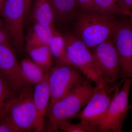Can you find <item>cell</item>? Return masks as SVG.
I'll use <instances>...</instances> for the list:
<instances>
[{"label":"cell","instance_id":"6da1fadb","mask_svg":"<svg viewBox=\"0 0 132 132\" xmlns=\"http://www.w3.org/2000/svg\"><path fill=\"white\" fill-rule=\"evenodd\" d=\"M119 22L114 16L84 12L78 15L75 24L76 36L90 49L112 39Z\"/></svg>","mask_w":132,"mask_h":132},{"label":"cell","instance_id":"7a4b0ae2","mask_svg":"<svg viewBox=\"0 0 132 132\" xmlns=\"http://www.w3.org/2000/svg\"><path fill=\"white\" fill-rule=\"evenodd\" d=\"M89 79H85L81 85L60 99L48 110V130L57 132L59 122L74 118L81 109L88 103L95 90Z\"/></svg>","mask_w":132,"mask_h":132},{"label":"cell","instance_id":"3957f363","mask_svg":"<svg viewBox=\"0 0 132 132\" xmlns=\"http://www.w3.org/2000/svg\"><path fill=\"white\" fill-rule=\"evenodd\" d=\"M33 90L31 84H29L6 104L2 119L10 123L17 132L35 131L37 114Z\"/></svg>","mask_w":132,"mask_h":132},{"label":"cell","instance_id":"277c9868","mask_svg":"<svg viewBox=\"0 0 132 132\" xmlns=\"http://www.w3.org/2000/svg\"><path fill=\"white\" fill-rule=\"evenodd\" d=\"M48 73L51 94L48 109L56 102L81 85L86 79L82 73L72 65H56Z\"/></svg>","mask_w":132,"mask_h":132},{"label":"cell","instance_id":"5b68a950","mask_svg":"<svg viewBox=\"0 0 132 132\" xmlns=\"http://www.w3.org/2000/svg\"><path fill=\"white\" fill-rule=\"evenodd\" d=\"M123 81L122 80L113 87H110L111 84L105 82L96 85L90 101L85 108L79 112L75 118L80 119L98 130V125L105 115L112 100Z\"/></svg>","mask_w":132,"mask_h":132},{"label":"cell","instance_id":"8992f818","mask_svg":"<svg viewBox=\"0 0 132 132\" xmlns=\"http://www.w3.org/2000/svg\"><path fill=\"white\" fill-rule=\"evenodd\" d=\"M64 36L67 57L71 65L96 85L104 82L97 72L90 48L76 36L67 34Z\"/></svg>","mask_w":132,"mask_h":132},{"label":"cell","instance_id":"52a82bcc","mask_svg":"<svg viewBox=\"0 0 132 132\" xmlns=\"http://www.w3.org/2000/svg\"><path fill=\"white\" fill-rule=\"evenodd\" d=\"M31 0H6L1 16L4 20L5 29L10 40L19 50L24 47V19Z\"/></svg>","mask_w":132,"mask_h":132},{"label":"cell","instance_id":"ba28073f","mask_svg":"<svg viewBox=\"0 0 132 132\" xmlns=\"http://www.w3.org/2000/svg\"><path fill=\"white\" fill-rule=\"evenodd\" d=\"M132 79L126 78L120 92L111 101L105 115L98 126L99 132H120L129 109L128 97Z\"/></svg>","mask_w":132,"mask_h":132},{"label":"cell","instance_id":"9c48e42d","mask_svg":"<svg viewBox=\"0 0 132 132\" xmlns=\"http://www.w3.org/2000/svg\"><path fill=\"white\" fill-rule=\"evenodd\" d=\"M93 50L95 68L105 82L112 84L122 77L119 59L113 39L102 43Z\"/></svg>","mask_w":132,"mask_h":132},{"label":"cell","instance_id":"30bf717a","mask_svg":"<svg viewBox=\"0 0 132 132\" xmlns=\"http://www.w3.org/2000/svg\"><path fill=\"white\" fill-rule=\"evenodd\" d=\"M0 75L14 93H18L29 84L22 74L20 64L9 42L0 44Z\"/></svg>","mask_w":132,"mask_h":132},{"label":"cell","instance_id":"8fae6325","mask_svg":"<svg viewBox=\"0 0 132 132\" xmlns=\"http://www.w3.org/2000/svg\"><path fill=\"white\" fill-rule=\"evenodd\" d=\"M113 40L117 50L122 71L121 78L132 79V28L119 22Z\"/></svg>","mask_w":132,"mask_h":132},{"label":"cell","instance_id":"7c38bea8","mask_svg":"<svg viewBox=\"0 0 132 132\" xmlns=\"http://www.w3.org/2000/svg\"><path fill=\"white\" fill-rule=\"evenodd\" d=\"M48 73L42 81L35 85L33 90V101L37 114L35 132L44 131L46 128L45 117L47 114L51 97Z\"/></svg>","mask_w":132,"mask_h":132},{"label":"cell","instance_id":"4fadbf2b","mask_svg":"<svg viewBox=\"0 0 132 132\" xmlns=\"http://www.w3.org/2000/svg\"><path fill=\"white\" fill-rule=\"evenodd\" d=\"M55 31L54 27L35 23L27 36L26 47L49 45Z\"/></svg>","mask_w":132,"mask_h":132},{"label":"cell","instance_id":"5bb4252c","mask_svg":"<svg viewBox=\"0 0 132 132\" xmlns=\"http://www.w3.org/2000/svg\"><path fill=\"white\" fill-rule=\"evenodd\" d=\"M33 16L35 23L54 27V13L50 0H36Z\"/></svg>","mask_w":132,"mask_h":132},{"label":"cell","instance_id":"9a60e30c","mask_svg":"<svg viewBox=\"0 0 132 132\" xmlns=\"http://www.w3.org/2000/svg\"><path fill=\"white\" fill-rule=\"evenodd\" d=\"M22 74L29 84L36 85L45 78L47 73L30 58H25L20 63Z\"/></svg>","mask_w":132,"mask_h":132},{"label":"cell","instance_id":"2e32d148","mask_svg":"<svg viewBox=\"0 0 132 132\" xmlns=\"http://www.w3.org/2000/svg\"><path fill=\"white\" fill-rule=\"evenodd\" d=\"M30 58L48 73L52 68L53 57L48 45L26 47Z\"/></svg>","mask_w":132,"mask_h":132},{"label":"cell","instance_id":"e0dca14e","mask_svg":"<svg viewBox=\"0 0 132 132\" xmlns=\"http://www.w3.org/2000/svg\"><path fill=\"white\" fill-rule=\"evenodd\" d=\"M89 12L112 16L127 14L120 0H94Z\"/></svg>","mask_w":132,"mask_h":132},{"label":"cell","instance_id":"ac0fdd59","mask_svg":"<svg viewBox=\"0 0 132 132\" xmlns=\"http://www.w3.org/2000/svg\"><path fill=\"white\" fill-rule=\"evenodd\" d=\"M48 46L56 65H72L67 57L64 36L56 30Z\"/></svg>","mask_w":132,"mask_h":132},{"label":"cell","instance_id":"d6986e66","mask_svg":"<svg viewBox=\"0 0 132 132\" xmlns=\"http://www.w3.org/2000/svg\"><path fill=\"white\" fill-rule=\"evenodd\" d=\"M54 13L55 19L64 21L73 15L78 6L76 0H50Z\"/></svg>","mask_w":132,"mask_h":132},{"label":"cell","instance_id":"ffe728a7","mask_svg":"<svg viewBox=\"0 0 132 132\" xmlns=\"http://www.w3.org/2000/svg\"><path fill=\"white\" fill-rule=\"evenodd\" d=\"M57 130L65 132H99L96 128L81 121L78 124H72L67 120L61 121L57 125Z\"/></svg>","mask_w":132,"mask_h":132},{"label":"cell","instance_id":"44dd1931","mask_svg":"<svg viewBox=\"0 0 132 132\" xmlns=\"http://www.w3.org/2000/svg\"><path fill=\"white\" fill-rule=\"evenodd\" d=\"M13 93H14L0 75V120L3 116L6 104L11 99L9 97Z\"/></svg>","mask_w":132,"mask_h":132},{"label":"cell","instance_id":"7402d4cb","mask_svg":"<svg viewBox=\"0 0 132 132\" xmlns=\"http://www.w3.org/2000/svg\"><path fill=\"white\" fill-rule=\"evenodd\" d=\"M0 132H17V131L8 121L2 119L0 120Z\"/></svg>","mask_w":132,"mask_h":132},{"label":"cell","instance_id":"603a6c76","mask_svg":"<svg viewBox=\"0 0 132 132\" xmlns=\"http://www.w3.org/2000/svg\"><path fill=\"white\" fill-rule=\"evenodd\" d=\"M77 4L84 12H88L90 9V0H76Z\"/></svg>","mask_w":132,"mask_h":132},{"label":"cell","instance_id":"cb8c5ba5","mask_svg":"<svg viewBox=\"0 0 132 132\" xmlns=\"http://www.w3.org/2000/svg\"><path fill=\"white\" fill-rule=\"evenodd\" d=\"M9 35L5 28L0 27V44L9 42Z\"/></svg>","mask_w":132,"mask_h":132},{"label":"cell","instance_id":"d4e9b609","mask_svg":"<svg viewBox=\"0 0 132 132\" xmlns=\"http://www.w3.org/2000/svg\"><path fill=\"white\" fill-rule=\"evenodd\" d=\"M120 1L127 14L129 15L132 12V0H120Z\"/></svg>","mask_w":132,"mask_h":132},{"label":"cell","instance_id":"484cf974","mask_svg":"<svg viewBox=\"0 0 132 132\" xmlns=\"http://www.w3.org/2000/svg\"><path fill=\"white\" fill-rule=\"evenodd\" d=\"M6 1V0H0V16H1L2 14L3 10Z\"/></svg>","mask_w":132,"mask_h":132},{"label":"cell","instance_id":"4316f807","mask_svg":"<svg viewBox=\"0 0 132 132\" xmlns=\"http://www.w3.org/2000/svg\"><path fill=\"white\" fill-rule=\"evenodd\" d=\"M0 27H5L4 22L2 21L1 19H0Z\"/></svg>","mask_w":132,"mask_h":132},{"label":"cell","instance_id":"83f0119b","mask_svg":"<svg viewBox=\"0 0 132 132\" xmlns=\"http://www.w3.org/2000/svg\"><path fill=\"white\" fill-rule=\"evenodd\" d=\"M130 15V16H131V22L132 24V12L130 13V15Z\"/></svg>","mask_w":132,"mask_h":132},{"label":"cell","instance_id":"f1b7e54d","mask_svg":"<svg viewBox=\"0 0 132 132\" xmlns=\"http://www.w3.org/2000/svg\"></svg>","mask_w":132,"mask_h":132}]
</instances>
